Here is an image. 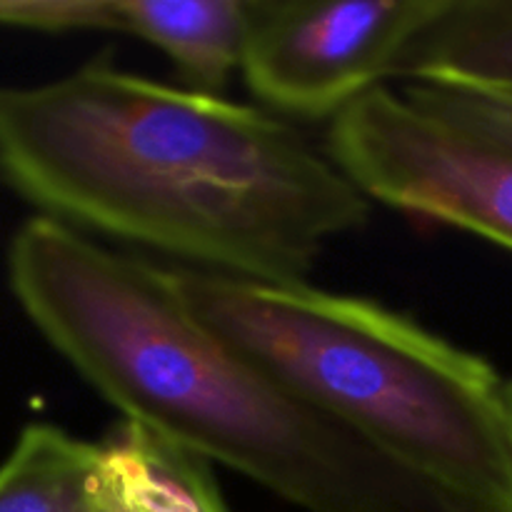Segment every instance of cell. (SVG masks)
Returning <instances> with one entry per match:
<instances>
[{
  "label": "cell",
  "instance_id": "3",
  "mask_svg": "<svg viewBox=\"0 0 512 512\" xmlns=\"http://www.w3.org/2000/svg\"><path fill=\"white\" fill-rule=\"evenodd\" d=\"M165 273L195 323L460 512H512L508 380L488 360L355 295Z\"/></svg>",
  "mask_w": 512,
  "mask_h": 512
},
{
  "label": "cell",
  "instance_id": "11",
  "mask_svg": "<svg viewBox=\"0 0 512 512\" xmlns=\"http://www.w3.org/2000/svg\"><path fill=\"white\" fill-rule=\"evenodd\" d=\"M495 95V93H493ZM500 98H505V100H508V103H510V108H512V95H500Z\"/></svg>",
  "mask_w": 512,
  "mask_h": 512
},
{
  "label": "cell",
  "instance_id": "4",
  "mask_svg": "<svg viewBox=\"0 0 512 512\" xmlns=\"http://www.w3.org/2000/svg\"><path fill=\"white\" fill-rule=\"evenodd\" d=\"M325 150L373 203L512 250V130L440 85H383L330 120Z\"/></svg>",
  "mask_w": 512,
  "mask_h": 512
},
{
  "label": "cell",
  "instance_id": "10",
  "mask_svg": "<svg viewBox=\"0 0 512 512\" xmlns=\"http://www.w3.org/2000/svg\"><path fill=\"white\" fill-rule=\"evenodd\" d=\"M508 408H510V420H512V380H508Z\"/></svg>",
  "mask_w": 512,
  "mask_h": 512
},
{
  "label": "cell",
  "instance_id": "5",
  "mask_svg": "<svg viewBox=\"0 0 512 512\" xmlns=\"http://www.w3.org/2000/svg\"><path fill=\"white\" fill-rule=\"evenodd\" d=\"M448 0H248L240 73L285 120L338 118L398 78Z\"/></svg>",
  "mask_w": 512,
  "mask_h": 512
},
{
  "label": "cell",
  "instance_id": "9",
  "mask_svg": "<svg viewBox=\"0 0 512 512\" xmlns=\"http://www.w3.org/2000/svg\"><path fill=\"white\" fill-rule=\"evenodd\" d=\"M0 512H110L103 443L28 425L0 463Z\"/></svg>",
  "mask_w": 512,
  "mask_h": 512
},
{
  "label": "cell",
  "instance_id": "2",
  "mask_svg": "<svg viewBox=\"0 0 512 512\" xmlns=\"http://www.w3.org/2000/svg\"><path fill=\"white\" fill-rule=\"evenodd\" d=\"M8 275L30 323L125 423L308 512H460L195 323L165 268L40 215L15 233Z\"/></svg>",
  "mask_w": 512,
  "mask_h": 512
},
{
  "label": "cell",
  "instance_id": "6",
  "mask_svg": "<svg viewBox=\"0 0 512 512\" xmlns=\"http://www.w3.org/2000/svg\"><path fill=\"white\" fill-rule=\"evenodd\" d=\"M0 25L130 35L158 48L190 88L218 93L240 70L248 0H0Z\"/></svg>",
  "mask_w": 512,
  "mask_h": 512
},
{
  "label": "cell",
  "instance_id": "1",
  "mask_svg": "<svg viewBox=\"0 0 512 512\" xmlns=\"http://www.w3.org/2000/svg\"><path fill=\"white\" fill-rule=\"evenodd\" d=\"M0 175L80 233L255 283H305L373 210L290 120L105 60L0 85Z\"/></svg>",
  "mask_w": 512,
  "mask_h": 512
},
{
  "label": "cell",
  "instance_id": "7",
  "mask_svg": "<svg viewBox=\"0 0 512 512\" xmlns=\"http://www.w3.org/2000/svg\"><path fill=\"white\" fill-rule=\"evenodd\" d=\"M398 80L512 95V0H448Z\"/></svg>",
  "mask_w": 512,
  "mask_h": 512
},
{
  "label": "cell",
  "instance_id": "8",
  "mask_svg": "<svg viewBox=\"0 0 512 512\" xmlns=\"http://www.w3.org/2000/svg\"><path fill=\"white\" fill-rule=\"evenodd\" d=\"M110 512H228L208 460L120 423L103 440Z\"/></svg>",
  "mask_w": 512,
  "mask_h": 512
}]
</instances>
